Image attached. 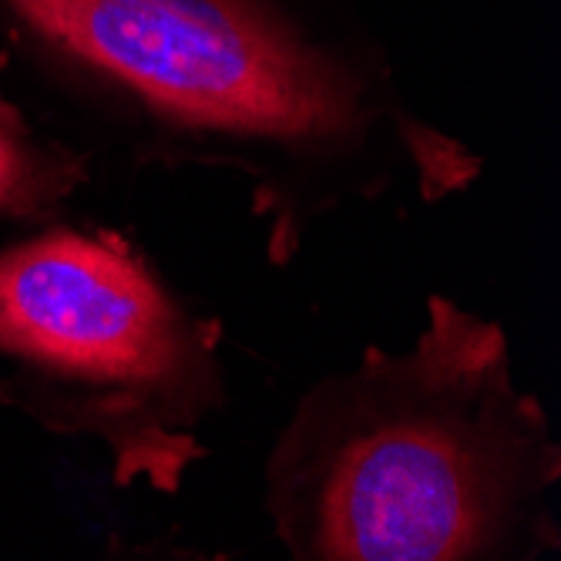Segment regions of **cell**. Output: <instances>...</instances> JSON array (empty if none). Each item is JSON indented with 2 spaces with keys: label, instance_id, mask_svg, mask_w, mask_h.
<instances>
[{
  "label": "cell",
  "instance_id": "obj_2",
  "mask_svg": "<svg viewBox=\"0 0 561 561\" xmlns=\"http://www.w3.org/2000/svg\"><path fill=\"white\" fill-rule=\"evenodd\" d=\"M44 41L159 112L216 131L330 141L360 88L252 0H8Z\"/></svg>",
  "mask_w": 561,
  "mask_h": 561
},
{
  "label": "cell",
  "instance_id": "obj_4",
  "mask_svg": "<svg viewBox=\"0 0 561 561\" xmlns=\"http://www.w3.org/2000/svg\"><path fill=\"white\" fill-rule=\"evenodd\" d=\"M27 182V162L24 148L18 145L14 131L0 122V209L18 195V188Z\"/></svg>",
  "mask_w": 561,
  "mask_h": 561
},
{
  "label": "cell",
  "instance_id": "obj_1",
  "mask_svg": "<svg viewBox=\"0 0 561 561\" xmlns=\"http://www.w3.org/2000/svg\"><path fill=\"white\" fill-rule=\"evenodd\" d=\"M541 454L545 417L515 393L497 327L434 299L407 360L374 356L306 407L276 461V512L313 558H478L541 484Z\"/></svg>",
  "mask_w": 561,
  "mask_h": 561
},
{
  "label": "cell",
  "instance_id": "obj_3",
  "mask_svg": "<svg viewBox=\"0 0 561 561\" xmlns=\"http://www.w3.org/2000/svg\"><path fill=\"white\" fill-rule=\"evenodd\" d=\"M0 350L122 393L192 364L188 336L148 273L115 242L44 236L0 256Z\"/></svg>",
  "mask_w": 561,
  "mask_h": 561
}]
</instances>
